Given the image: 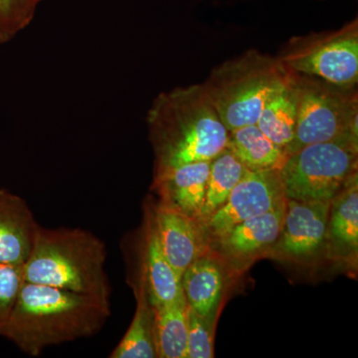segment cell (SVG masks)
Returning a JSON list of instances; mask_svg holds the SVG:
<instances>
[{
	"label": "cell",
	"mask_w": 358,
	"mask_h": 358,
	"mask_svg": "<svg viewBox=\"0 0 358 358\" xmlns=\"http://www.w3.org/2000/svg\"><path fill=\"white\" fill-rule=\"evenodd\" d=\"M357 138L313 143L289 155L280 169L287 199L331 202L357 173Z\"/></svg>",
	"instance_id": "obj_6"
},
{
	"label": "cell",
	"mask_w": 358,
	"mask_h": 358,
	"mask_svg": "<svg viewBox=\"0 0 358 358\" xmlns=\"http://www.w3.org/2000/svg\"><path fill=\"white\" fill-rule=\"evenodd\" d=\"M278 57L255 49L212 69L202 83L227 131L257 124L268 96L288 77Z\"/></svg>",
	"instance_id": "obj_4"
},
{
	"label": "cell",
	"mask_w": 358,
	"mask_h": 358,
	"mask_svg": "<svg viewBox=\"0 0 358 358\" xmlns=\"http://www.w3.org/2000/svg\"><path fill=\"white\" fill-rule=\"evenodd\" d=\"M181 287L188 307L200 317L212 320L223 289V275L217 264L200 257L183 273Z\"/></svg>",
	"instance_id": "obj_16"
},
{
	"label": "cell",
	"mask_w": 358,
	"mask_h": 358,
	"mask_svg": "<svg viewBox=\"0 0 358 358\" xmlns=\"http://www.w3.org/2000/svg\"><path fill=\"white\" fill-rule=\"evenodd\" d=\"M136 293V310L134 319L121 341L110 352V358L157 357L155 338V310L148 294L145 271H141Z\"/></svg>",
	"instance_id": "obj_15"
},
{
	"label": "cell",
	"mask_w": 358,
	"mask_h": 358,
	"mask_svg": "<svg viewBox=\"0 0 358 358\" xmlns=\"http://www.w3.org/2000/svg\"><path fill=\"white\" fill-rule=\"evenodd\" d=\"M148 211L143 264L148 294L152 305L173 303L185 298L181 279L162 252L152 212Z\"/></svg>",
	"instance_id": "obj_14"
},
{
	"label": "cell",
	"mask_w": 358,
	"mask_h": 358,
	"mask_svg": "<svg viewBox=\"0 0 358 358\" xmlns=\"http://www.w3.org/2000/svg\"><path fill=\"white\" fill-rule=\"evenodd\" d=\"M150 212L162 252L181 279L203 253L201 222L162 202Z\"/></svg>",
	"instance_id": "obj_9"
},
{
	"label": "cell",
	"mask_w": 358,
	"mask_h": 358,
	"mask_svg": "<svg viewBox=\"0 0 358 358\" xmlns=\"http://www.w3.org/2000/svg\"><path fill=\"white\" fill-rule=\"evenodd\" d=\"M210 164L211 160L190 162L155 176L159 202L200 222Z\"/></svg>",
	"instance_id": "obj_11"
},
{
	"label": "cell",
	"mask_w": 358,
	"mask_h": 358,
	"mask_svg": "<svg viewBox=\"0 0 358 358\" xmlns=\"http://www.w3.org/2000/svg\"><path fill=\"white\" fill-rule=\"evenodd\" d=\"M107 256L105 242L88 230L39 225L23 275L27 282L110 301Z\"/></svg>",
	"instance_id": "obj_3"
},
{
	"label": "cell",
	"mask_w": 358,
	"mask_h": 358,
	"mask_svg": "<svg viewBox=\"0 0 358 358\" xmlns=\"http://www.w3.org/2000/svg\"><path fill=\"white\" fill-rule=\"evenodd\" d=\"M110 317V301L24 282L0 336L29 355L98 334Z\"/></svg>",
	"instance_id": "obj_1"
},
{
	"label": "cell",
	"mask_w": 358,
	"mask_h": 358,
	"mask_svg": "<svg viewBox=\"0 0 358 358\" xmlns=\"http://www.w3.org/2000/svg\"><path fill=\"white\" fill-rule=\"evenodd\" d=\"M24 282L23 266L0 264V329L10 317Z\"/></svg>",
	"instance_id": "obj_24"
},
{
	"label": "cell",
	"mask_w": 358,
	"mask_h": 358,
	"mask_svg": "<svg viewBox=\"0 0 358 358\" xmlns=\"http://www.w3.org/2000/svg\"><path fill=\"white\" fill-rule=\"evenodd\" d=\"M38 4L37 0H0V35L3 42L31 23Z\"/></svg>",
	"instance_id": "obj_22"
},
{
	"label": "cell",
	"mask_w": 358,
	"mask_h": 358,
	"mask_svg": "<svg viewBox=\"0 0 358 358\" xmlns=\"http://www.w3.org/2000/svg\"><path fill=\"white\" fill-rule=\"evenodd\" d=\"M279 171H247L225 203L204 221V227L220 239L231 228L275 208L286 201Z\"/></svg>",
	"instance_id": "obj_8"
},
{
	"label": "cell",
	"mask_w": 358,
	"mask_h": 358,
	"mask_svg": "<svg viewBox=\"0 0 358 358\" xmlns=\"http://www.w3.org/2000/svg\"><path fill=\"white\" fill-rule=\"evenodd\" d=\"M152 307L157 357L186 358L188 306L185 298Z\"/></svg>",
	"instance_id": "obj_19"
},
{
	"label": "cell",
	"mask_w": 358,
	"mask_h": 358,
	"mask_svg": "<svg viewBox=\"0 0 358 358\" xmlns=\"http://www.w3.org/2000/svg\"><path fill=\"white\" fill-rule=\"evenodd\" d=\"M298 119L289 155L306 145L358 136L357 87L294 73ZM358 140V138H357Z\"/></svg>",
	"instance_id": "obj_5"
},
{
	"label": "cell",
	"mask_w": 358,
	"mask_h": 358,
	"mask_svg": "<svg viewBox=\"0 0 358 358\" xmlns=\"http://www.w3.org/2000/svg\"><path fill=\"white\" fill-rule=\"evenodd\" d=\"M331 202L287 199L286 213L278 239L280 251L289 256L313 255L324 243Z\"/></svg>",
	"instance_id": "obj_10"
},
{
	"label": "cell",
	"mask_w": 358,
	"mask_h": 358,
	"mask_svg": "<svg viewBox=\"0 0 358 358\" xmlns=\"http://www.w3.org/2000/svg\"><path fill=\"white\" fill-rule=\"evenodd\" d=\"M147 124L155 176L190 162L212 160L227 147V129L202 84L178 87L155 96Z\"/></svg>",
	"instance_id": "obj_2"
},
{
	"label": "cell",
	"mask_w": 358,
	"mask_h": 358,
	"mask_svg": "<svg viewBox=\"0 0 358 358\" xmlns=\"http://www.w3.org/2000/svg\"><path fill=\"white\" fill-rule=\"evenodd\" d=\"M247 171V167L227 148L211 160L200 222H204L225 203Z\"/></svg>",
	"instance_id": "obj_20"
},
{
	"label": "cell",
	"mask_w": 358,
	"mask_h": 358,
	"mask_svg": "<svg viewBox=\"0 0 358 358\" xmlns=\"http://www.w3.org/2000/svg\"><path fill=\"white\" fill-rule=\"evenodd\" d=\"M37 1H38V3H40V2L45 1V0H37Z\"/></svg>",
	"instance_id": "obj_26"
},
{
	"label": "cell",
	"mask_w": 358,
	"mask_h": 358,
	"mask_svg": "<svg viewBox=\"0 0 358 358\" xmlns=\"http://www.w3.org/2000/svg\"><path fill=\"white\" fill-rule=\"evenodd\" d=\"M296 119L298 96L294 73L289 71L286 80L268 96L257 126L273 143L288 152L296 133Z\"/></svg>",
	"instance_id": "obj_13"
},
{
	"label": "cell",
	"mask_w": 358,
	"mask_h": 358,
	"mask_svg": "<svg viewBox=\"0 0 358 358\" xmlns=\"http://www.w3.org/2000/svg\"><path fill=\"white\" fill-rule=\"evenodd\" d=\"M329 225L339 243L352 249L358 245V178L353 173L331 201Z\"/></svg>",
	"instance_id": "obj_21"
},
{
	"label": "cell",
	"mask_w": 358,
	"mask_h": 358,
	"mask_svg": "<svg viewBox=\"0 0 358 358\" xmlns=\"http://www.w3.org/2000/svg\"><path fill=\"white\" fill-rule=\"evenodd\" d=\"M287 200L281 205L238 223L220 238L223 246L237 255H248L274 244L281 234Z\"/></svg>",
	"instance_id": "obj_17"
},
{
	"label": "cell",
	"mask_w": 358,
	"mask_h": 358,
	"mask_svg": "<svg viewBox=\"0 0 358 358\" xmlns=\"http://www.w3.org/2000/svg\"><path fill=\"white\" fill-rule=\"evenodd\" d=\"M226 148L249 171H280L289 157L288 152L273 143L257 124L228 131Z\"/></svg>",
	"instance_id": "obj_18"
},
{
	"label": "cell",
	"mask_w": 358,
	"mask_h": 358,
	"mask_svg": "<svg viewBox=\"0 0 358 358\" xmlns=\"http://www.w3.org/2000/svg\"><path fill=\"white\" fill-rule=\"evenodd\" d=\"M38 226L25 199L0 188V264L24 265Z\"/></svg>",
	"instance_id": "obj_12"
},
{
	"label": "cell",
	"mask_w": 358,
	"mask_h": 358,
	"mask_svg": "<svg viewBox=\"0 0 358 358\" xmlns=\"http://www.w3.org/2000/svg\"><path fill=\"white\" fill-rule=\"evenodd\" d=\"M0 43H3V40H2L1 35H0Z\"/></svg>",
	"instance_id": "obj_25"
},
{
	"label": "cell",
	"mask_w": 358,
	"mask_h": 358,
	"mask_svg": "<svg viewBox=\"0 0 358 358\" xmlns=\"http://www.w3.org/2000/svg\"><path fill=\"white\" fill-rule=\"evenodd\" d=\"M287 70L343 87L358 84V20L289 40L277 56Z\"/></svg>",
	"instance_id": "obj_7"
},
{
	"label": "cell",
	"mask_w": 358,
	"mask_h": 358,
	"mask_svg": "<svg viewBox=\"0 0 358 358\" xmlns=\"http://www.w3.org/2000/svg\"><path fill=\"white\" fill-rule=\"evenodd\" d=\"M211 322L188 307L186 358L213 357Z\"/></svg>",
	"instance_id": "obj_23"
}]
</instances>
